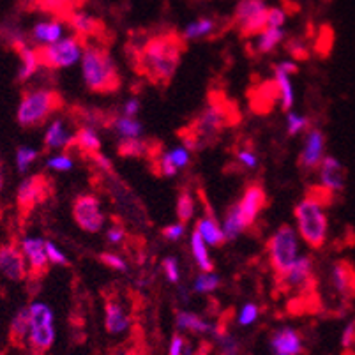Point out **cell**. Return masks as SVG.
<instances>
[{"mask_svg": "<svg viewBox=\"0 0 355 355\" xmlns=\"http://www.w3.org/2000/svg\"><path fill=\"white\" fill-rule=\"evenodd\" d=\"M0 272L15 283H21L28 277L27 258L16 239L0 244Z\"/></svg>", "mask_w": 355, "mask_h": 355, "instance_id": "11", "label": "cell"}, {"mask_svg": "<svg viewBox=\"0 0 355 355\" xmlns=\"http://www.w3.org/2000/svg\"><path fill=\"white\" fill-rule=\"evenodd\" d=\"M198 195H200V198H202V202L205 203V211H207V216L202 219H198V223H196V232H198L200 237L203 239V242H207V244H211V246H216V248L223 246V244L227 242V237H225L223 230L219 228L218 221H216L214 212H212L207 198L203 196V191H198Z\"/></svg>", "mask_w": 355, "mask_h": 355, "instance_id": "21", "label": "cell"}, {"mask_svg": "<svg viewBox=\"0 0 355 355\" xmlns=\"http://www.w3.org/2000/svg\"><path fill=\"white\" fill-rule=\"evenodd\" d=\"M211 352H212V345L205 343V341H203V343L200 345L198 350L195 352V355H211Z\"/></svg>", "mask_w": 355, "mask_h": 355, "instance_id": "58", "label": "cell"}, {"mask_svg": "<svg viewBox=\"0 0 355 355\" xmlns=\"http://www.w3.org/2000/svg\"><path fill=\"white\" fill-rule=\"evenodd\" d=\"M244 232V227H242L241 219H239L237 205H230L227 209V214H225V223H223V234L227 237V241H234L239 235Z\"/></svg>", "mask_w": 355, "mask_h": 355, "instance_id": "34", "label": "cell"}, {"mask_svg": "<svg viewBox=\"0 0 355 355\" xmlns=\"http://www.w3.org/2000/svg\"><path fill=\"white\" fill-rule=\"evenodd\" d=\"M241 114L234 103L223 94H211L209 105L186 128H180L177 135L188 148L202 150L218 144L223 131L237 124Z\"/></svg>", "mask_w": 355, "mask_h": 355, "instance_id": "2", "label": "cell"}, {"mask_svg": "<svg viewBox=\"0 0 355 355\" xmlns=\"http://www.w3.org/2000/svg\"><path fill=\"white\" fill-rule=\"evenodd\" d=\"M191 250L193 257H195L200 269H202L203 272H212V270H214V261L209 257L207 250H205V242H203V239L200 237V234L196 230L193 232L191 235Z\"/></svg>", "mask_w": 355, "mask_h": 355, "instance_id": "33", "label": "cell"}, {"mask_svg": "<svg viewBox=\"0 0 355 355\" xmlns=\"http://www.w3.org/2000/svg\"><path fill=\"white\" fill-rule=\"evenodd\" d=\"M195 214V200H193L191 191L189 189H180L179 198H177V218L182 225L189 221Z\"/></svg>", "mask_w": 355, "mask_h": 355, "instance_id": "35", "label": "cell"}, {"mask_svg": "<svg viewBox=\"0 0 355 355\" xmlns=\"http://www.w3.org/2000/svg\"><path fill=\"white\" fill-rule=\"evenodd\" d=\"M320 186L325 188L327 191L341 193L345 189V182H347V170L341 164V161L338 157L332 156H324L320 166Z\"/></svg>", "mask_w": 355, "mask_h": 355, "instance_id": "19", "label": "cell"}, {"mask_svg": "<svg viewBox=\"0 0 355 355\" xmlns=\"http://www.w3.org/2000/svg\"><path fill=\"white\" fill-rule=\"evenodd\" d=\"M48 168H51V170H57V172H69L71 168H73V159H71L69 156H57V157H51V159H48L46 163Z\"/></svg>", "mask_w": 355, "mask_h": 355, "instance_id": "49", "label": "cell"}, {"mask_svg": "<svg viewBox=\"0 0 355 355\" xmlns=\"http://www.w3.org/2000/svg\"><path fill=\"white\" fill-rule=\"evenodd\" d=\"M286 122H288V135H290V137H297V135L302 133V131H306V129L309 128L308 117H302V115L292 114V112L288 114V119H286Z\"/></svg>", "mask_w": 355, "mask_h": 355, "instance_id": "43", "label": "cell"}, {"mask_svg": "<svg viewBox=\"0 0 355 355\" xmlns=\"http://www.w3.org/2000/svg\"><path fill=\"white\" fill-rule=\"evenodd\" d=\"M16 53L20 55L21 66L18 71V82H27L35 74L37 67H40V60H37V53H35V48H31L27 44H24L21 48L16 50Z\"/></svg>", "mask_w": 355, "mask_h": 355, "instance_id": "29", "label": "cell"}, {"mask_svg": "<svg viewBox=\"0 0 355 355\" xmlns=\"http://www.w3.org/2000/svg\"><path fill=\"white\" fill-rule=\"evenodd\" d=\"M140 352L141 350L138 348V345L135 343V340H128L125 343L115 347L108 355H140Z\"/></svg>", "mask_w": 355, "mask_h": 355, "instance_id": "52", "label": "cell"}, {"mask_svg": "<svg viewBox=\"0 0 355 355\" xmlns=\"http://www.w3.org/2000/svg\"><path fill=\"white\" fill-rule=\"evenodd\" d=\"M2 186H4V177H2V163H0V191H2Z\"/></svg>", "mask_w": 355, "mask_h": 355, "instance_id": "60", "label": "cell"}, {"mask_svg": "<svg viewBox=\"0 0 355 355\" xmlns=\"http://www.w3.org/2000/svg\"><path fill=\"white\" fill-rule=\"evenodd\" d=\"M131 67L157 87H166L172 82L186 51V41L177 32L147 35L138 43L131 40L125 46Z\"/></svg>", "mask_w": 355, "mask_h": 355, "instance_id": "1", "label": "cell"}, {"mask_svg": "<svg viewBox=\"0 0 355 355\" xmlns=\"http://www.w3.org/2000/svg\"><path fill=\"white\" fill-rule=\"evenodd\" d=\"M343 355H355V354H354V352H352V350H345Z\"/></svg>", "mask_w": 355, "mask_h": 355, "instance_id": "61", "label": "cell"}, {"mask_svg": "<svg viewBox=\"0 0 355 355\" xmlns=\"http://www.w3.org/2000/svg\"><path fill=\"white\" fill-rule=\"evenodd\" d=\"M329 283L336 295H340L345 301L355 297V269L350 261H334L329 270Z\"/></svg>", "mask_w": 355, "mask_h": 355, "instance_id": "15", "label": "cell"}, {"mask_svg": "<svg viewBox=\"0 0 355 355\" xmlns=\"http://www.w3.org/2000/svg\"><path fill=\"white\" fill-rule=\"evenodd\" d=\"M221 21L212 16H200L196 20L189 21L182 31L184 41H196L203 40V37H211V35L218 34Z\"/></svg>", "mask_w": 355, "mask_h": 355, "instance_id": "25", "label": "cell"}, {"mask_svg": "<svg viewBox=\"0 0 355 355\" xmlns=\"http://www.w3.org/2000/svg\"><path fill=\"white\" fill-rule=\"evenodd\" d=\"M219 355H248V354H244L242 350H239V352H230V354H227V352H221Z\"/></svg>", "mask_w": 355, "mask_h": 355, "instance_id": "59", "label": "cell"}, {"mask_svg": "<svg viewBox=\"0 0 355 355\" xmlns=\"http://www.w3.org/2000/svg\"><path fill=\"white\" fill-rule=\"evenodd\" d=\"M274 74H276V85L277 92H279V101H282V110L288 112L293 105V89L292 83H290V74H286L279 66L274 67Z\"/></svg>", "mask_w": 355, "mask_h": 355, "instance_id": "32", "label": "cell"}, {"mask_svg": "<svg viewBox=\"0 0 355 355\" xmlns=\"http://www.w3.org/2000/svg\"><path fill=\"white\" fill-rule=\"evenodd\" d=\"M235 156H237V161L244 168L257 166V154L253 153V148H251L248 144L237 145V147H235Z\"/></svg>", "mask_w": 355, "mask_h": 355, "instance_id": "42", "label": "cell"}, {"mask_svg": "<svg viewBox=\"0 0 355 355\" xmlns=\"http://www.w3.org/2000/svg\"><path fill=\"white\" fill-rule=\"evenodd\" d=\"M189 341L182 334H173L172 343H170V348H168V355H182Z\"/></svg>", "mask_w": 355, "mask_h": 355, "instance_id": "53", "label": "cell"}, {"mask_svg": "<svg viewBox=\"0 0 355 355\" xmlns=\"http://www.w3.org/2000/svg\"><path fill=\"white\" fill-rule=\"evenodd\" d=\"M285 46H286V51H288L295 60L309 59V48L308 44L304 43V40H301V37H290V40L286 41Z\"/></svg>", "mask_w": 355, "mask_h": 355, "instance_id": "39", "label": "cell"}, {"mask_svg": "<svg viewBox=\"0 0 355 355\" xmlns=\"http://www.w3.org/2000/svg\"><path fill=\"white\" fill-rule=\"evenodd\" d=\"M99 260L105 263L106 267H110V269L114 270H119V272H128V261L124 260V258H121L119 254H114V253H101L99 254Z\"/></svg>", "mask_w": 355, "mask_h": 355, "instance_id": "44", "label": "cell"}, {"mask_svg": "<svg viewBox=\"0 0 355 355\" xmlns=\"http://www.w3.org/2000/svg\"><path fill=\"white\" fill-rule=\"evenodd\" d=\"M282 290H297V292L306 293L313 292L315 288V276H313V260L311 257H297L293 266L288 272L276 279Z\"/></svg>", "mask_w": 355, "mask_h": 355, "instance_id": "12", "label": "cell"}, {"mask_svg": "<svg viewBox=\"0 0 355 355\" xmlns=\"http://www.w3.org/2000/svg\"><path fill=\"white\" fill-rule=\"evenodd\" d=\"M73 148H78V153L82 154L83 159H87L90 154L99 153L101 150V140H99L96 129L80 125L78 131H76V135L73 137V140H71L69 147L66 150H73Z\"/></svg>", "mask_w": 355, "mask_h": 355, "instance_id": "24", "label": "cell"}, {"mask_svg": "<svg viewBox=\"0 0 355 355\" xmlns=\"http://www.w3.org/2000/svg\"><path fill=\"white\" fill-rule=\"evenodd\" d=\"M277 66L282 67L286 74H292V73H297V71H299L297 64H293V62H279Z\"/></svg>", "mask_w": 355, "mask_h": 355, "instance_id": "57", "label": "cell"}, {"mask_svg": "<svg viewBox=\"0 0 355 355\" xmlns=\"http://www.w3.org/2000/svg\"><path fill=\"white\" fill-rule=\"evenodd\" d=\"M257 318H258V308L254 304H251V302H248V304L242 308L241 315H239V325L246 327V325L254 324Z\"/></svg>", "mask_w": 355, "mask_h": 355, "instance_id": "48", "label": "cell"}, {"mask_svg": "<svg viewBox=\"0 0 355 355\" xmlns=\"http://www.w3.org/2000/svg\"><path fill=\"white\" fill-rule=\"evenodd\" d=\"M83 41L78 35H67L57 43L43 44L35 48L40 66L48 67V69H60V67H69L78 62L83 51Z\"/></svg>", "mask_w": 355, "mask_h": 355, "instance_id": "7", "label": "cell"}, {"mask_svg": "<svg viewBox=\"0 0 355 355\" xmlns=\"http://www.w3.org/2000/svg\"><path fill=\"white\" fill-rule=\"evenodd\" d=\"M163 270H164V276L170 283H179L180 279V272H179V261L177 258L173 257H166L163 260Z\"/></svg>", "mask_w": 355, "mask_h": 355, "instance_id": "46", "label": "cell"}, {"mask_svg": "<svg viewBox=\"0 0 355 355\" xmlns=\"http://www.w3.org/2000/svg\"><path fill=\"white\" fill-rule=\"evenodd\" d=\"M286 40L285 28L266 27L257 35V50L258 53H270L276 46Z\"/></svg>", "mask_w": 355, "mask_h": 355, "instance_id": "30", "label": "cell"}, {"mask_svg": "<svg viewBox=\"0 0 355 355\" xmlns=\"http://www.w3.org/2000/svg\"><path fill=\"white\" fill-rule=\"evenodd\" d=\"M237 212L239 219H241L244 230L251 228L257 223L258 214L261 212V209H266L267 205V193L263 189V186L258 182H251L246 189H244V195L239 200L237 203Z\"/></svg>", "mask_w": 355, "mask_h": 355, "instance_id": "13", "label": "cell"}, {"mask_svg": "<svg viewBox=\"0 0 355 355\" xmlns=\"http://www.w3.org/2000/svg\"><path fill=\"white\" fill-rule=\"evenodd\" d=\"M324 150H325V137L320 129H309L306 135L304 147L299 156V166L304 172H313L318 170L322 159H324Z\"/></svg>", "mask_w": 355, "mask_h": 355, "instance_id": "17", "label": "cell"}, {"mask_svg": "<svg viewBox=\"0 0 355 355\" xmlns=\"http://www.w3.org/2000/svg\"><path fill=\"white\" fill-rule=\"evenodd\" d=\"M267 11L266 0H239L232 21L241 37H257L267 27Z\"/></svg>", "mask_w": 355, "mask_h": 355, "instance_id": "9", "label": "cell"}, {"mask_svg": "<svg viewBox=\"0 0 355 355\" xmlns=\"http://www.w3.org/2000/svg\"><path fill=\"white\" fill-rule=\"evenodd\" d=\"M44 250H46V257L50 260V263H55V266H64L67 267L69 266V260L64 253H60L59 248L55 246L53 242L50 241H44Z\"/></svg>", "mask_w": 355, "mask_h": 355, "instance_id": "45", "label": "cell"}, {"mask_svg": "<svg viewBox=\"0 0 355 355\" xmlns=\"http://www.w3.org/2000/svg\"><path fill=\"white\" fill-rule=\"evenodd\" d=\"M28 331H31V309L21 308L18 309L15 316H12L11 325H9V338L11 343L16 347H24L27 343Z\"/></svg>", "mask_w": 355, "mask_h": 355, "instance_id": "27", "label": "cell"}, {"mask_svg": "<svg viewBox=\"0 0 355 355\" xmlns=\"http://www.w3.org/2000/svg\"><path fill=\"white\" fill-rule=\"evenodd\" d=\"M175 324L180 331H189L193 334H218V331L221 329L219 324H212V322L203 320L202 316L195 315L191 311H177L175 315Z\"/></svg>", "mask_w": 355, "mask_h": 355, "instance_id": "22", "label": "cell"}, {"mask_svg": "<svg viewBox=\"0 0 355 355\" xmlns=\"http://www.w3.org/2000/svg\"><path fill=\"white\" fill-rule=\"evenodd\" d=\"M125 235L128 234H125L124 230V225H122L119 219L112 225V228H108V232H106V239L110 241V244H121L125 239Z\"/></svg>", "mask_w": 355, "mask_h": 355, "instance_id": "51", "label": "cell"}, {"mask_svg": "<svg viewBox=\"0 0 355 355\" xmlns=\"http://www.w3.org/2000/svg\"><path fill=\"white\" fill-rule=\"evenodd\" d=\"M64 98L53 89L25 90L18 105L16 121L24 129L41 128L55 112L64 108Z\"/></svg>", "mask_w": 355, "mask_h": 355, "instance_id": "4", "label": "cell"}, {"mask_svg": "<svg viewBox=\"0 0 355 355\" xmlns=\"http://www.w3.org/2000/svg\"><path fill=\"white\" fill-rule=\"evenodd\" d=\"M341 347L345 350H354L355 348V318L347 324V327L343 329V334H341Z\"/></svg>", "mask_w": 355, "mask_h": 355, "instance_id": "50", "label": "cell"}, {"mask_svg": "<svg viewBox=\"0 0 355 355\" xmlns=\"http://www.w3.org/2000/svg\"><path fill=\"white\" fill-rule=\"evenodd\" d=\"M286 24V12L282 8H269L267 11V27L283 28Z\"/></svg>", "mask_w": 355, "mask_h": 355, "instance_id": "47", "label": "cell"}, {"mask_svg": "<svg viewBox=\"0 0 355 355\" xmlns=\"http://www.w3.org/2000/svg\"><path fill=\"white\" fill-rule=\"evenodd\" d=\"M218 286H219V277L211 272H203L202 276L196 277V282H195V290L198 293L214 292Z\"/></svg>", "mask_w": 355, "mask_h": 355, "instance_id": "41", "label": "cell"}, {"mask_svg": "<svg viewBox=\"0 0 355 355\" xmlns=\"http://www.w3.org/2000/svg\"><path fill=\"white\" fill-rule=\"evenodd\" d=\"M269 348L272 355H302L304 340L293 327H279L270 334Z\"/></svg>", "mask_w": 355, "mask_h": 355, "instance_id": "18", "label": "cell"}, {"mask_svg": "<svg viewBox=\"0 0 355 355\" xmlns=\"http://www.w3.org/2000/svg\"><path fill=\"white\" fill-rule=\"evenodd\" d=\"M82 73L87 89L96 94H114L122 85L117 64L101 43L83 44Z\"/></svg>", "mask_w": 355, "mask_h": 355, "instance_id": "3", "label": "cell"}, {"mask_svg": "<svg viewBox=\"0 0 355 355\" xmlns=\"http://www.w3.org/2000/svg\"><path fill=\"white\" fill-rule=\"evenodd\" d=\"M71 140H73V137L66 131L64 122L53 121L50 128H48L46 135H44L43 153H50L53 148H64V150H66V148L69 147Z\"/></svg>", "mask_w": 355, "mask_h": 355, "instance_id": "28", "label": "cell"}, {"mask_svg": "<svg viewBox=\"0 0 355 355\" xmlns=\"http://www.w3.org/2000/svg\"><path fill=\"white\" fill-rule=\"evenodd\" d=\"M51 193H53L51 177L44 175V173H35V175L27 177L18 186V193H16V207H18L21 221H27L32 211L37 205L46 202Z\"/></svg>", "mask_w": 355, "mask_h": 355, "instance_id": "8", "label": "cell"}, {"mask_svg": "<svg viewBox=\"0 0 355 355\" xmlns=\"http://www.w3.org/2000/svg\"><path fill=\"white\" fill-rule=\"evenodd\" d=\"M76 2H87V0H76Z\"/></svg>", "mask_w": 355, "mask_h": 355, "instance_id": "62", "label": "cell"}, {"mask_svg": "<svg viewBox=\"0 0 355 355\" xmlns=\"http://www.w3.org/2000/svg\"><path fill=\"white\" fill-rule=\"evenodd\" d=\"M293 214H295L297 228L302 241L313 250L324 248L329 235V219L324 205L306 196L302 202L297 203Z\"/></svg>", "mask_w": 355, "mask_h": 355, "instance_id": "5", "label": "cell"}, {"mask_svg": "<svg viewBox=\"0 0 355 355\" xmlns=\"http://www.w3.org/2000/svg\"><path fill=\"white\" fill-rule=\"evenodd\" d=\"M28 309H31V325L53 324V313L43 302H34Z\"/></svg>", "mask_w": 355, "mask_h": 355, "instance_id": "38", "label": "cell"}, {"mask_svg": "<svg viewBox=\"0 0 355 355\" xmlns=\"http://www.w3.org/2000/svg\"><path fill=\"white\" fill-rule=\"evenodd\" d=\"M131 325V316L117 297L110 295L105 302V327L110 334H122Z\"/></svg>", "mask_w": 355, "mask_h": 355, "instance_id": "20", "label": "cell"}, {"mask_svg": "<svg viewBox=\"0 0 355 355\" xmlns=\"http://www.w3.org/2000/svg\"><path fill=\"white\" fill-rule=\"evenodd\" d=\"M161 235H163L166 241H179L180 237L184 235V225L182 223H179V225H170V227H164L163 232H161Z\"/></svg>", "mask_w": 355, "mask_h": 355, "instance_id": "54", "label": "cell"}, {"mask_svg": "<svg viewBox=\"0 0 355 355\" xmlns=\"http://www.w3.org/2000/svg\"><path fill=\"white\" fill-rule=\"evenodd\" d=\"M37 159V153H35V148L32 147H20L16 150V166H18V172L25 173L28 170L34 161Z\"/></svg>", "mask_w": 355, "mask_h": 355, "instance_id": "40", "label": "cell"}, {"mask_svg": "<svg viewBox=\"0 0 355 355\" xmlns=\"http://www.w3.org/2000/svg\"><path fill=\"white\" fill-rule=\"evenodd\" d=\"M64 21H66L67 27L73 31V34L78 35L83 43H87L89 37H99V35L105 34V25H103L96 16L83 11V9H73V11L64 18ZM99 40H101V37H99Z\"/></svg>", "mask_w": 355, "mask_h": 355, "instance_id": "16", "label": "cell"}, {"mask_svg": "<svg viewBox=\"0 0 355 355\" xmlns=\"http://www.w3.org/2000/svg\"><path fill=\"white\" fill-rule=\"evenodd\" d=\"M212 338H214L216 345L221 348V352H227V354H230V352L242 350L241 343L237 341V338H235L234 334H230V332H228L225 327L219 329L218 334H214Z\"/></svg>", "mask_w": 355, "mask_h": 355, "instance_id": "37", "label": "cell"}, {"mask_svg": "<svg viewBox=\"0 0 355 355\" xmlns=\"http://www.w3.org/2000/svg\"><path fill=\"white\" fill-rule=\"evenodd\" d=\"M250 101L253 112H257V114H269L274 103L279 101V92H277L276 82H266L261 83L258 89L251 90Z\"/></svg>", "mask_w": 355, "mask_h": 355, "instance_id": "23", "label": "cell"}, {"mask_svg": "<svg viewBox=\"0 0 355 355\" xmlns=\"http://www.w3.org/2000/svg\"><path fill=\"white\" fill-rule=\"evenodd\" d=\"M170 156H172L173 164H175L177 168L186 166V164L189 163V154L186 153V148H182V147H177V148H173V150H170Z\"/></svg>", "mask_w": 355, "mask_h": 355, "instance_id": "55", "label": "cell"}, {"mask_svg": "<svg viewBox=\"0 0 355 355\" xmlns=\"http://www.w3.org/2000/svg\"><path fill=\"white\" fill-rule=\"evenodd\" d=\"M21 251H24L25 258L28 260V277L31 282H41L48 272H50V260L46 257V250H44L43 239L25 237L20 242Z\"/></svg>", "mask_w": 355, "mask_h": 355, "instance_id": "14", "label": "cell"}, {"mask_svg": "<svg viewBox=\"0 0 355 355\" xmlns=\"http://www.w3.org/2000/svg\"><path fill=\"white\" fill-rule=\"evenodd\" d=\"M110 129H115L122 138H140L144 133V125L138 122L137 119H129L124 115L114 114L112 122H110Z\"/></svg>", "mask_w": 355, "mask_h": 355, "instance_id": "31", "label": "cell"}, {"mask_svg": "<svg viewBox=\"0 0 355 355\" xmlns=\"http://www.w3.org/2000/svg\"><path fill=\"white\" fill-rule=\"evenodd\" d=\"M267 254H269V263L276 274V279L285 276L299 257V241H297V232L293 230V227L282 225L274 232V235L267 242Z\"/></svg>", "mask_w": 355, "mask_h": 355, "instance_id": "6", "label": "cell"}, {"mask_svg": "<svg viewBox=\"0 0 355 355\" xmlns=\"http://www.w3.org/2000/svg\"><path fill=\"white\" fill-rule=\"evenodd\" d=\"M55 341V327L53 324H43V325H31L28 331L27 343L34 355H43L51 348Z\"/></svg>", "mask_w": 355, "mask_h": 355, "instance_id": "26", "label": "cell"}, {"mask_svg": "<svg viewBox=\"0 0 355 355\" xmlns=\"http://www.w3.org/2000/svg\"><path fill=\"white\" fill-rule=\"evenodd\" d=\"M74 2L76 0H37L41 9L51 12L55 18H62V20L74 9Z\"/></svg>", "mask_w": 355, "mask_h": 355, "instance_id": "36", "label": "cell"}, {"mask_svg": "<svg viewBox=\"0 0 355 355\" xmlns=\"http://www.w3.org/2000/svg\"><path fill=\"white\" fill-rule=\"evenodd\" d=\"M73 218L83 232L96 234L105 225V214L101 212V202L92 193L78 195L73 202Z\"/></svg>", "mask_w": 355, "mask_h": 355, "instance_id": "10", "label": "cell"}, {"mask_svg": "<svg viewBox=\"0 0 355 355\" xmlns=\"http://www.w3.org/2000/svg\"><path fill=\"white\" fill-rule=\"evenodd\" d=\"M138 110H140V101L138 99H129L128 103L124 105V110H122V115L129 119H135V115L138 114Z\"/></svg>", "mask_w": 355, "mask_h": 355, "instance_id": "56", "label": "cell"}]
</instances>
